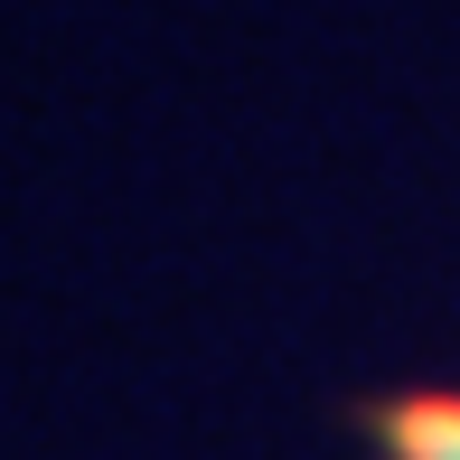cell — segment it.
I'll return each mask as SVG.
<instances>
[{
    "label": "cell",
    "mask_w": 460,
    "mask_h": 460,
    "mask_svg": "<svg viewBox=\"0 0 460 460\" xmlns=\"http://www.w3.org/2000/svg\"><path fill=\"white\" fill-rule=\"evenodd\" d=\"M376 442L394 460H460V394H394V404H376Z\"/></svg>",
    "instance_id": "obj_1"
}]
</instances>
